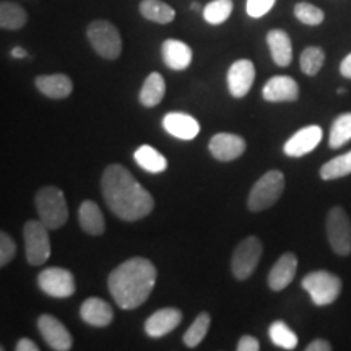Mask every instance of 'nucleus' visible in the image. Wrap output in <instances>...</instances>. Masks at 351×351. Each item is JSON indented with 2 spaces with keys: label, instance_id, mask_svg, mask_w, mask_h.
<instances>
[{
  "label": "nucleus",
  "instance_id": "79ce46f5",
  "mask_svg": "<svg viewBox=\"0 0 351 351\" xmlns=\"http://www.w3.org/2000/svg\"><path fill=\"white\" fill-rule=\"evenodd\" d=\"M337 93H339V95H345L346 90H345V88H339V91H337Z\"/></svg>",
  "mask_w": 351,
  "mask_h": 351
},
{
  "label": "nucleus",
  "instance_id": "1a4fd4ad",
  "mask_svg": "<svg viewBox=\"0 0 351 351\" xmlns=\"http://www.w3.org/2000/svg\"><path fill=\"white\" fill-rule=\"evenodd\" d=\"M263 252L261 239L256 236H247L236 245L231 258V271L238 280H247L257 269Z\"/></svg>",
  "mask_w": 351,
  "mask_h": 351
},
{
  "label": "nucleus",
  "instance_id": "7c9ffc66",
  "mask_svg": "<svg viewBox=\"0 0 351 351\" xmlns=\"http://www.w3.org/2000/svg\"><path fill=\"white\" fill-rule=\"evenodd\" d=\"M324 62H326V52L317 46H309L301 52L300 65L302 73H306V75H317L320 69L324 67Z\"/></svg>",
  "mask_w": 351,
  "mask_h": 351
},
{
  "label": "nucleus",
  "instance_id": "423d86ee",
  "mask_svg": "<svg viewBox=\"0 0 351 351\" xmlns=\"http://www.w3.org/2000/svg\"><path fill=\"white\" fill-rule=\"evenodd\" d=\"M302 288L309 293L315 306H328L337 301L341 293V280L327 270H315L302 278Z\"/></svg>",
  "mask_w": 351,
  "mask_h": 351
},
{
  "label": "nucleus",
  "instance_id": "393cba45",
  "mask_svg": "<svg viewBox=\"0 0 351 351\" xmlns=\"http://www.w3.org/2000/svg\"><path fill=\"white\" fill-rule=\"evenodd\" d=\"M134 158L140 168L147 171V173L160 174L165 173L166 168H168V160H166L165 155H161L156 148L150 147V145H142V147L137 148Z\"/></svg>",
  "mask_w": 351,
  "mask_h": 351
},
{
  "label": "nucleus",
  "instance_id": "f3484780",
  "mask_svg": "<svg viewBox=\"0 0 351 351\" xmlns=\"http://www.w3.org/2000/svg\"><path fill=\"white\" fill-rule=\"evenodd\" d=\"M298 270V258L293 252H285L271 267L269 274V287L274 291H282L295 280Z\"/></svg>",
  "mask_w": 351,
  "mask_h": 351
},
{
  "label": "nucleus",
  "instance_id": "2eb2a0df",
  "mask_svg": "<svg viewBox=\"0 0 351 351\" xmlns=\"http://www.w3.org/2000/svg\"><path fill=\"white\" fill-rule=\"evenodd\" d=\"M208 150L218 161H232L245 152V142L243 137L234 134H217L208 143Z\"/></svg>",
  "mask_w": 351,
  "mask_h": 351
},
{
  "label": "nucleus",
  "instance_id": "cd10ccee",
  "mask_svg": "<svg viewBox=\"0 0 351 351\" xmlns=\"http://www.w3.org/2000/svg\"><path fill=\"white\" fill-rule=\"evenodd\" d=\"M351 140V112L340 114L335 121L332 122L330 135H328V147L337 150L341 148Z\"/></svg>",
  "mask_w": 351,
  "mask_h": 351
},
{
  "label": "nucleus",
  "instance_id": "bb28decb",
  "mask_svg": "<svg viewBox=\"0 0 351 351\" xmlns=\"http://www.w3.org/2000/svg\"><path fill=\"white\" fill-rule=\"evenodd\" d=\"M138 10L142 13L143 19L160 25L171 23L176 16L174 8L168 5V3L161 2V0H142Z\"/></svg>",
  "mask_w": 351,
  "mask_h": 351
},
{
  "label": "nucleus",
  "instance_id": "c756f323",
  "mask_svg": "<svg viewBox=\"0 0 351 351\" xmlns=\"http://www.w3.org/2000/svg\"><path fill=\"white\" fill-rule=\"evenodd\" d=\"M269 337L274 345L283 350H295L298 346L296 333L289 328L283 320H275L269 327Z\"/></svg>",
  "mask_w": 351,
  "mask_h": 351
},
{
  "label": "nucleus",
  "instance_id": "dca6fc26",
  "mask_svg": "<svg viewBox=\"0 0 351 351\" xmlns=\"http://www.w3.org/2000/svg\"><path fill=\"white\" fill-rule=\"evenodd\" d=\"M182 313L176 307H165V309L156 311L145 322V332L152 339H160V337L168 335L176 327L181 324Z\"/></svg>",
  "mask_w": 351,
  "mask_h": 351
},
{
  "label": "nucleus",
  "instance_id": "f257e3e1",
  "mask_svg": "<svg viewBox=\"0 0 351 351\" xmlns=\"http://www.w3.org/2000/svg\"><path fill=\"white\" fill-rule=\"evenodd\" d=\"M101 192L111 212L124 221H138L155 207L150 192L121 165H111L101 178Z\"/></svg>",
  "mask_w": 351,
  "mask_h": 351
},
{
  "label": "nucleus",
  "instance_id": "39448f33",
  "mask_svg": "<svg viewBox=\"0 0 351 351\" xmlns=\"http://www.w3.org/2000/svg\"><path fill=\"white\" fill-rule=\"evenodd\" d=\"M86 36L91 47L106 60H116L122 52L119 29L106 20H95L88 25Z\"/></svg>",
  "mask_w": 351,
  "mask_h": 351
},
{
  "label": "nucleus",
  "instance_id": "4be33fe9",
  "mask_svg": "<svg viewBox=\"0 0 351 351\" xmlns=\"http://www.w3.org/2000/svg\"><path fill=\"white\" fill-rule=\"evenodd\" d=\"M267 44H269L271 59H274V62L278 67H288L291 64L293 44L287 32H283V29H271L267 34Z\"/></svg>",
  "mask_w": 351,
  "mask_h": 351
},
{
  "label": "nucleus",
  "instance_id": "72a5a7b5",
  "mask_svg": "<svg viewBox=\"0 0 351 351\" xmlns=\"http://www.w3.org/2000/svg\"><path fill=\"white\" fill-rule=\"evenodd\" d=\"M295 16L301 21V23H304L307 26H319L324 21V19H326L324 12L309 2L296 3Z\"/></svg>",
  "mask_w": 351,
  "mask_h": 351
},
{
  "label": "nucleus",
  "instance_id": "a211bd4d",
  "mask_svg": "<svg viewBox=\"0 0 351 351\" xmlns=\"http://www.w3.org/2000/svg\"><path fill=\"white\" fill-rule=\"evenodd\" d=\"M163 127L169 135L181 140H194L200 132V124L195 117L184 112H168L163 117Z\"/></svg>",
  "mask_w": 351,
  "mask_h": 351
},
{
  "label": "nucleus",
  "instance_id": "6ab92c4d",
  "mask_svg": "<svg viewBox=\"0 0 351 351\" xmlns=\"http://www.w3.org/2000/svg\"><path fill=\"white\" fill-rule=\"evenodd\" d=\"M161 57H163L166 67L181 72L192 64V49L189 44L179 41V39H166L161 46Z\"/></svg>",
  "mask_w": 351,
  "mask_h": 351
},
{
  "label": "nucleus",
  "instance_id": "4c0bfd02",
  "mask_svg": "<svg viewBox=\"0 0 351 351\" xmlns=\"http://www.w3.org/2000/svg\"><path fill=\"white\" fill-rule=\"evenodd\" d=\"M330 350H332L330 341L322 340V339L313 340L309 345L306 346V351H330Z\"/></svg>",
  "mask_w": 351,
  "mask_h": 351
},
{
  "label": "nucleus",
  "instance_id": "5701e85b",
  "mask_svg": "<svg viewBox=\"0 0 351 351\" xmlns=\"http://www.w3.org/2000/svg\"><path fill=\"white\" fill-rule=\"evenodd\" d=\"M78 221H80L82 230L86 234L101 236L106 231V219L98 207V204L93 200H85L78 210Z\"/></svg>",
  "mask_w": 351,
  "mask_h": 351
},
{
  "label": "nucleus",
  "instance_id": "ddd939ff",
  "mask_svg": "<svg viewBox=\"0 0 351 351\" xmlns=\"http://www.w3.org/2000/svg\"><path fill=\"white\" fill-rule=\"evenodd\" d=\"M322 137L324 132L319 125H307L288 138V142L283 147L285 155L291 158L304 156L315 150V147L322 142Z\"/></svg>",
  "mask_w": 351,
  "mask_h": 351
},
{
  "label": "nucleus",
  "instance_id": "0eeeda50",
  "mask_svg": "<svg viewBox=\"0 0 351 351\" xmlns=\"http://www.w3.org/2000/svg\"><path fill=\"white\" fill-rule=\"evenodd\" d=\"M47 228L41 219H32L23 228L25 254L29 265H43L51 257V241Z\"/></svg>",
  "mask_w": 351,
  "mask_h": 351
},
{
  "label": "nucleus",
  "instance_id": "7ed1b4c3",
  "mask_svg": "<svg viewBox=\"0 0 351 351\" xmlns=\"http://www.w3.org/2000/svg\"><path fill=\"white\" fill-rule=\"evenodd\" d=\"M39 219L49 230H59L69 219V207L64 192L59 187L47 186L39 189L34 197Z\"/></svg>",
  "mask_w": 351,
  "mask_h": 351
},
{
  "label": "nucleus",
  "instance_id": "20e7f679",
  "mask_svg": "<svg viewBox=\"0 0 351 351\" xmlns=\"http://www.w3.org/2000/svg\"><path fill=\"white\" fill-rule=\"evenodd\" d=\"M285 191V176L282 171H269L262 176L249 192L247 207L251 212H263L274 207Z\"/></svg>",
  "mask_w": 351,
  "mask_h": 351
},
{
  "label": "nucleus",
  "instance_id": "9d476101",
  "mask_svg": "<svg viewBox=\"0 0 351 351\" xmlns=\"http://www.w3.org/2000/svg\"><path fill=\"white\" fill-rule=\"evenodd\" d=\"M38 287L47 296L69 298L75 293V278L72 271L60 267H51L38 275Z\"/></svg>",
  "mask_w": 351,
  "mask_h": 351
},
{
  "label": "nucleus",
  "instance_id": "473e14b6",
  "mask_svg": "<svg viewBox=\"0 0 351 351\" xmlns=\"http://www.w3.org/2000/svg\"><path fill=\"white\" fill-rule=\"evenodd\" d=\"M232 0H213L205 5L204 19L210 25H221L231 16Z\"/></svg>",
  "mask_w": 351,
  "mask_h": 351
},
{
  "label": "nucleus",
  "instance_id": "c9c22d12",
  "mask_svg": "<svg viewBox=\"0 0 351 351\" xmlns=\"http://www.w3.org/2000/svg\"><path fill=\"white\" fill-rule=\"evenodd\" d=\"M276 0H247L245 3V10L247 15L252 19H262L263 15H267L271 8H274Z\"/></svg>",
  "mask_w": 351,
  "mask_h": 351
},
{
  "label": "nucleus",
  "instance_id": "9b49d317",
  "mask_svg": "<svg viewBox=\"0 0 351 351\" xmlns=\"http://www.w3.org/2000/svg\"><path fill=\"white\" fill-rule=\"evenodd\" d=\"M38 330L41 337L52 350L69 351L73 346V339L67 327L51 314H43L38 319Z\"/></svg>",
  "mask_w": 351,
  "mask_h": 351
},
{
  "label": "nucleus",
  "instance_id": "aec40b11",
  "mask_svg": "<svg viewBox=\"0 0 351 351\" xmlns=\"http://www.w3.org/2000/svg\"><path fill=\"white\" fill-rule=\"evenodd\" d=\"M80 317L91 327H108L114 319V311L101 298H88L80 307Z\"/></svg>",
  "mask_w": 351,
  "mask_h": 351
},
{
  "label": "nucleus",
  "instance_id": "6e6552de",
  "mask_svg": "<svg viewBox=\"0 0 351 351\" xmlns=\"http://www.w3.org/2000/svg\"><path fill=\"white\" fill-rule=\"evenodd\" d=\"M327 239L332 251L339 256H350L351 254V219L348 213L341 207H333L328 210L327 221Z\"/></svg>",
  "mask_w": 351,
  "mask_h": 351
},
{
  "label": "nucleus",
  "instance_id": "f8f14e48",
  "mask_svg": "<svg viewBox=\"0 0 351 351\" xmlns=\"http://www.w3.org/2000/svg\"><path fill=\"white\" fill-rule=\"evenodd\" d=\"M256 80V67L249 59H239L228 70V90L232 98H244Z\"/></svg>",
  "mask_w": 351,
  "mask_h": 351
},
{
  "label": "nucleus",
  "instance_id": "f03ea898",
  "mask_svg": "<svg viewBox=\"0 0 351 351\" xmlns=\"http://www.w3.org/2000/svg\"><path fill=\"white\" fill-rule=\"evenodd\" d=\"M156 275V267L148 258L132 257L111 271L109 293L121 309H135L150 298Z\"/></svg>",
  "mask_w": 351,
  "mask_h": 351
},
{
  "label": "nucleus",
  "instance_id": "e433bc0d",
  "mask_svg": "<svg viewBox=\"0 0 351 351\" xmlns=\"http://www.w3.org/2000/svg\"><path fill=\"white\" fill-rule=\"evenodd\" d=\"M238 350L239 351H258L261 350V343H258V340L254 339V337L244 335V337H241V340L238 343Z\"/></svg>",
  "mask_w": 351,
  "mask_h": 351
},
{
  "label": "nucleus",
  "instance_id": "2f4dec72",
  "mask_svg": "<svg viewBox=\"0 0 351 351\" xmlns=\"http://www.w3.org/2000/svg\"><path fill=\"white\" fill-rule=\"evenodd\" d=\"M210 322H212V319H210L208 313H200L197 315L192 326L184 333V343H186L187 348H195L197 345L202 343V340L207 337Z\"/></svg>",
  "mask_w": 351,
  "mask_h": 351
},
{
  "label": "nucleus",
  "instance_id": "a878e982",
  "mask_svg": "<svg viewBox=\"0 0 351 351\" xmlns=\"http://www.w3.org/2000/svg\"><path fill=\"white\" fill-rule=\"evenodd\" d=\"M28 21V13L21 5L15 2H2L0 3V26L2 29L8 32H16L21 29Z\"/></svg>",
  "mask_w": 351,
  "mask_h": 351
},
{
  "label": "nucleus",
  "instance_id": "4468645a",
  "mask_svg": "<svg viewBox=\"0 0 351 351\" xmlns=\"http://www.w3.org/2000/svg\"><path fill=\"white\" fill-rule=\"evenodd\" d=\"M262 96L270 103H293L300 98V86L295 78L287 75L271 77L263 85Z\"/></svg>",
  "mask_w": 351,
  "mask_h": 351
},
{
  "label": "nucleus",
  "instance_id": "37998d69",
  "mask_svg": "<svg viewBox=\"0 0 351 351\" xmlns=\"http://www.w3.org/2000/svg\"><path fill=\"white\" fill-rule=\"evenodd\" d=\"M192 10H199V3H197V2L192 3Z\"/></svg>",
  "mask_w": 351,
  "mask_h": 351
},
{
  "label": "nucleus",
  "instance_id": "ea45409f",
  "mask_svg": "<svg viewBox=\"0 0 351 351\" xmlns=\"http://www.w3.org/2000/svg\"><path fill=\"white\" fill-rule=\"evenodd\" d=\"M340 73H341V77H345V78H348V80H351V52L345 57L343 60H341Z\"/></svg>",
  "mask_w": 351,
  "mask_h": 351
},
{
  "label": "nucleus",
  "instance_id": "b1692460",
  "mask_svg": "<svg viewBox=\"0 0 351 351\" xmlns=\"http://www.w3.org/2000/svg\"><path fill=\"white\" fill-rule=\"evenodd\" d=\"M166 95V82L161 73L152 72L145 78L138 99L145 108H155L161 103Z\"/></svg>",
  "mask_w": 351,
  "mask_h": 351
},
{
  "label": "nucleus",
  "instance_id": "58836bf2",
  "mask_svg": "<svg viewBox=\"0 0 351 351\" xmlns=\"http://www.w3.org/2000/svg\"><path fill=\"white\" fill-rule=\"evenodd\" d=\"M39 346L29 339H21L16 343V351H38Z\"/></svg>",
  "mask_w": 351,
  "mask_h": 351
},
{
  "label": "nucleus",
  "instance_id": "a19ab883",
  "mask_svg": "<svg viewBox=\"0 0 351 351\" xmlns=\"http://www.w3.org/2000/svg\"><path fill=\"white\" fill-rule=\"evenodd\" d=\"M12 57H15V59H23V57H26V51L23 47H13Z\"/></svg>",
  "mask_w": 351,
  "mask_h": 351
},
{
  "label": "nucleus",
  "instance_id": "f704fd0d",
  "mask_svg": "<svg viewBox=\"0 0 351 351\" xmlns=\"http://www.w3.org/2000/svg\"><path fill=\"white\" fill-rule=\"evenodd\" d=\"M16 254V244L10 234L5 231L0 232V265L5 267L13 261Z\"/></svg>",
  "mask_w": 351,
  "mask_h": 351
},
{
  "label": "nucleus",
  "instance_id": "c85d7f7f",
  "mask_svg": "<svg viewBox=\"0 0 351 351\" xmlns=\"http://www.w3.org/2000/svg\"><path fill=\"white\" fill-rule=\"evenodd\" d=\"M319 174L324 181H333V179H340L351 174V150L345 153V155H340L330 161H327L320 168Z\"/></svg>",
  "mask_w": 351,
  "mask_h": 351
},
{
  "label": "nucleus",
  "instance_id": "412c9836",
  "mask_svg": "<svg viewBox=\"0 0 351 351\" xmlns=\"http://www.w3.org/2000/svg\"><path fill=\"white\" fill-rule=\"evenodd\" d=\"M34 85L44 96L51 99H65L72 95L73 83L64 73H54V75H39L34 80Z\"/></svg>",
  "mask_w": 351,
  "mask_h": 351
}]
</instances>
